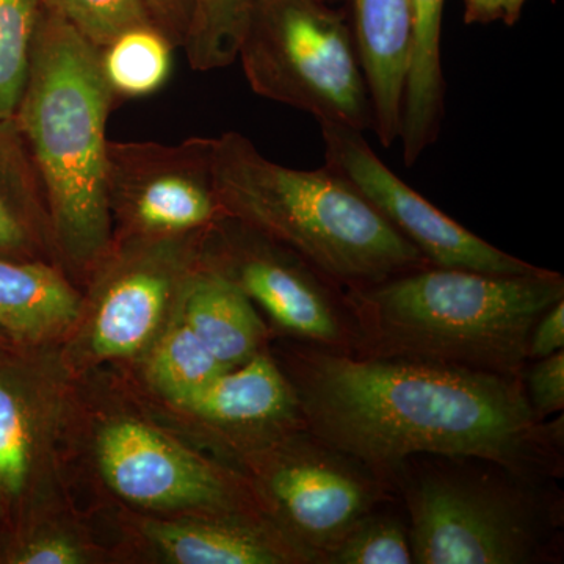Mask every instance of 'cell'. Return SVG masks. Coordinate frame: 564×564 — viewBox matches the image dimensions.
Here are the masks:
<instances>
[{"instance_id":"obj_22","label":"cell","mask_w":564,"mask_h":564,"mask_svg":"<svg viewBox=\"0 0 564 564\" xmlns=\"http://www.w3.org/2000/svg\"><path fill=\"white\" fill-rule=\"evenodd\" d=\"M228 369L177 317L152 348L147 377L154 389L180 406L188 397Z\"/></svg>"},{"instance_id":"obj_12","label":"cell","mask_w":564,"mask_h":564,"mask_svg":"<svg viewBox=\"0 0 564 564\" xmlns=\"http://www.w3.org/2000/svg\"><path fill=\"white\" fill-rule=\"evenodd\" d=\"M181 237V236H180ZM176 237H155L128 252L104 284L91 347L101 358L135 355L158 332L176 285L191 272Z\"/></svg>"},{"instance_id":"obj_6","label":"cell","mask_w":564,"mask_h":564,"mask_svg":"<svg viewBox=\"0 0 564 564\" xmlns=\"http://www.w3.org/2000/svg\"><path fill=\"white\" fill-rule=\"evenodd\" d=\"M237 61L256 95L318 121L373 131L351 25L323 0H258Z\"/></svg>"},{"instance_id":"obj_15","label":"cell","mask_w":564,"mask_h":564,"mask_svg":"<svg viewBox=\"0 0 564 564\" xmlns=\"http://www.w3.org/2000/svg\"><path fill=\"white\" fill-rule=\"evenodd\" d=\"M177 317L226 367L261 352L265 326L252 302L231 281L199 267L181 281Z\"/></svg>"},{"instance_id":"obj_23","label":"cell","mask_w":564,"mask_h":564,"mask_svg":"<svg viewBox=\"0 0 564 564\" xmlns=\"http://www.w3.org/2000/svg\"><path fill=\"white\" fill-rule=\"evenodd\" d=\"M258 0H195L184 51L195 70L223 69L237 61Z\"/></svg>"},{"instance_id":"obj_27","label":"cell","mask_w":564,"mask_h":564,"mask_svg":"<svg viewBox=\"0 0 564 564\" xmlns=\"http://www.w3.org/2000/svg\"><path fill=\"white\" fill-rule=\"evenodd\" d=\"M525 395L541 421L564 410V350L538 359L524 372Z\"/></svg>"},{"instance_id":"obj_29","label":"cell","mask_w":564,"mask_h":564,"mask_svg":"<svg viewBox=\"0 0 564 564\" xmlns=\"http://www.w3.org/2000/svg\"><path fill=\"white\" fill-rule=\"evenodd\" d=\"M151 22L174 47L184 46L191 28L195 0H147Z\"/></svg>"},{"instance_id":"obj_18","label":"cell","mask_w":564,"mask_h":564,"mask_svg":"<svg viewBox=\"0 0 564 564\" xmlns=\"http://www.w3.org/2000/svg\"><path fill=\"white\" fill-rule=\"evenodd\" d=\"M445 0H411L413 51L404 85L402 129L403 162L406 166L436 143L445 113V79L441 39Z\"/></svg>"},{"instance_id":"obj_26","label":"cell","mask_w":564,"mask_h":564,"mask_svg":"<svg viewBox=\"0 0 564 564\" xmlns=\"http://www.w3.org/2000/svg\"><path fill=\"white\" fill-rule=\"evenodd\" d=\"M93 46L107 44L139 25L152 24L147 0H43Z\"/></svg>"},{"instance_id":"obj_17","label":"cell","mask_w":564,"mask_h":564,"mask_svg":"<svg viewBox=\"0 0 564 564\" xmlns=\"http://www.w3.org/2000/svg\"><path fill=\"white\" fill-rule=\"evenodd\" d=\"M147 536L180 564L315 563L292 540H274L259 527L237 521L152 522Z\"/></svg>"},{"instance_id":"obj_24","label":"cell","mask_w":564,"mask_h":564,"mask_svg":"<svg viewBox=\"0 0 564 564\" xmlns=\"http://www.w3.org/2000/svg\"><path fill=\"white\" fill-rule=\"evenodd\" d=\"M43 11V0H0V118L20 106Z\"/></svg>"},{"instance_id":"obj_14","label":"cell","mask_w":564,"mask_h":564,"mask_svg":"<svg viewBox=\"0 0 564 564\" xmlns=\"http://www.w3.org/2000/svg\"><path fill=\"white\" fill-rule=\"evenodd\" d=\"M180 408L223 429H306L291 381L263 351L217 375Z\"/></svg>"},{"instance_id":"obj_9","label":"cell","mask_w":564,"mask_h":564,"mask_svg":"<svg viewBox=\"0 0 564 564\" xmlns=\"http://www.w3.org/2000/svg\"><path fill=\"white\" fill-rule=\"evenodd\" d=\"M318 126L325 143V165L350 181L433 265L491 274L543 270L499 250L437 209L375 154L364 132L337 122L318 121Z\"/></svg>"},{"instance_id":"obj_33","label":"cell","mask_w":564,"mask_h":564,"mask_svg":"<svg viewBox=\"0 0 564 564\" xmlns=\"http://www.w3.org/2000/svg\"><path fill=\"white\" fill-rule=\"evenodd\" d=\"M10 340L7 339L6 336H3L2 332H0V348H6L7 344H9Z\"/></svg>"},{"instance_id":"obj_5","label":"cell","mask_w":564,"mask_h":564,"mask_svg":"<svg viewBox=\"0 0 564 564\" xmlns=\"http://www.w3.org/2000/svg\"><path fill=\"white\" fill-rule=\"evenodd\" d=\"M400 467L389 484L402 485L417 564H532L545 562L562 519L544 484L496 464L443 458ZM408 463V462H406Z\"/></svg>"},{"instance_id":"obj_3","label":"cell","mask_w":564,"mask_h":564,"mask_svg":"<svg viewBox=\"0 0 564 564\" xmlns=\"http://www.w3.org/2000/svg\"><path fill=\"white\" fill-rule=\"evenodd\" d=\"M117 98L101 52L44 7L17 118L50 206L55 248L76 265L109 252L107 121Z\"/></svg>"},{"instance_id":"obj_30","label":"cell","mask_w":564,"mask_h":564,"mask_svg":"<svg viewBox=\"0 0 564 564\" xmlns=\"http://www.w3.org/2000/svg\"><path fill=\"white\" fill-rule=\"evenodd\" d=\"M564 350V300L549 307L534 323L527 344V361H538Z\"/></svg>"},{"instance_id":"obj_13","label":"cell","mask_w":564,"mask_h":564,"mask_svg":"<svg viewBox=\"0 0 564 564\" xmlns=\"http://www.w3.org/2000/svg\"><path fill=\"white\" fill-rule=\"evenodd\" d=\"M356 50L361 61L378 140L400 139L404 85L413 51L411 0H351Z\"/></svg>"},{"instance_id":"obj_31","label":"cell","mask_w":564,"mask_h":564,"mask_svg":"<svg viewBox=\"0 0 564 564\" xmlns=\"http://www.w3.org/2000/svg\"><path fill=\"white\" fill-rule=\"evenodd\" d=\"M467 24H488L502 20V0H463Z\"/></svg>"},{"instance_id":"obj_2","label":"cell","mask_w":564,"mask_h":564,"mask_svg":"<svg viewBox=\"0 0 564 564\" xmlns=\"http://www.w3.org/2000/svg\"><path fill=\"white\" fill-rule=\"evenodd\" d=\"M352 355L524 380L534 323L564 300L554 270L491 274L429 265L344 289Z\"/></svg>"},{"instance_id":"obj_10","label":"cell","mask_w":564,"mask_h":564,"mask_svg":"<svg viewBox=\"0 0 564 564\" xmlns=\"http://www.w3.org/2000/svg\"><path fill=\"white\" fill-rule=\"evenodd\" d=\"M292 445L263 464L262 481L292 540L322 563L352 527L388 499V485L313 433Z\"/></svg>"},{"instance_id":"obj_28","label":"cell","mask_w":564,"mask_h":564,"mask_svg":"<svg viewBox=\"0 0 564 564\" xmlns=\"http://www.w3.org/2000/svg\"><path fill=\"white\" fill-rule=\"evenodd\" d=\"M10 564H79L84 563L80 547L61 536H35L11 544L2 555Z\"/></svg>"},{"instance_id":"obj_16","label":"cell","mask_w":564,"mask_h":564,"mask_svg":"<svg viewBox=\"0 0 564 564\" xmlns=\"http://www.w3.org/2000/svg\"><path fill=\"white\" fill-rule=\"evenodd\" d=\"M51 237L50 206L31 151L17 118H0V259L40 261Z\"/></svg>"},{"instance_id":"obj_11","label":"cell","mask_w":564,"mask_h":564,"mask_svg":"<svg viewBox=\"0 0 564 564\" xmlns=\"http://www.w3.org/2000/svg\"><path fill=\"white\" fill-rule=\"evenodd\" d=\"M104 478L128 502L151 508L231 510L236 486L210 463L147 423H111L98 441Z\"/></svg>"},{"instance_id":"obj_7","label":"cell","mask_w":564,"mask_h":564,"mask_svg":"<svg viewBox=\"0 0 564 564\" xmlns=\"http://www.w3.org/2000/svg\"><path fill=\"white\" fill-rule=\"evenodd\" d=\"M215 248L204 269L231 281L272 321L314 347L352 352L344 289L291 248L237 218L212 223Z\"/></svg>"},{"instance_id":"obj_21","label":"cell","mask_w":564,"mask_h":564,"mask_svg":"<svg viewBox=\"0 0 564 564\" xmlns=\"http://www.w3.org/2000/svg\"><path fill=\"white\" fill-rule=\"evenodd\" d=\"M173 50L152 24L122 32L99 50L104 76L115 98H143L161 90L172 73Z\"/></svg>"},{"instance_id":"obj_25","label":"cell","mask_w":564,"mask_h":564,"mask_svg":"<svg viewBox=\"0 0 564 564\" xmlns=\"http://www.w3.org/2000/svg\"><path fill=\"white\" fill-rule=\"evenodd\" d=\"M326 564H413L410 532L391 514H367L323 556Z\"/></svg>"},{"instance_id":"obj_20","label":"cell","mask_w":564,"mask_h":564,"mask_svg":"<svg viewBox=\"0 0 564 564\" xmlns=\"http://www.w3.org/2000/svg\"><path fill=\"white\" fill-rule=\"evenodd\" d=\"M35 423L17 367L0 361V505H17L31 488Z\"/></svg>"},{"instance_id":"obj_1","label":"cell","mask_w":564,"mask_h":564,"mask_svg":"<svg viewBox=\"0 0 564 564\" xmlns=\"http://www.w3.org/2000/svg\"><path fill=\"white\" fill-rule=\"evenodd\" d=\"M289 381L307 432L386 485L415 456L478 459L534 484L563 473V417L541 421L519 378L310 345Z\"/></svg>"},{"instance_id":"obj_19","label":"cell","mask_w":564,"mask_h":564,"mask_svg":"<svg viewBox=\"0 0 564 564\" xmlns=\"http://www.w3.org/2000/svg\"><path fill=\"white\" fill-rule=\"evenodd\" d=\"M79 313V293L50 263L0 259V332L10 343H40Z\"/></svg>"},{"instance_id":"obj_4","label":"cell","mask_w":564,"mask_h":564,"mask_svg":"<svg viewBox=\"0 0 564 564\" xmlns=\"http://www.w3.org/2000/svg\"><path fill=\"white\" fill-rule=\"evenodd\" d=\"M210 158L226 215L291 248L343 289L433 265L328 165L289 169L239 132L210 137Z\"/></svg>"},{"instance_id":"obj_8","label":"cell","mask_w":564,"mask_h":564,"mask_svg":"<svg viewBox=\"0 0 564 564\" xmlns=\"http://www.w3.org/2000/svg\"><path fill=\"white\" fill-rule=\"evenodd\" d=\"M107 158L111 226L120 218L143 239L195 236L226 215L212 173L210 137L180 144L109 141Z\"/></svg>"},{"instance_id":"obj_32","label":"cell","mask_w":564,"mask_h":564,"mask_svg":"<svg viewBox=\"0 0 564 564\" xmlns=\"http://www.w3.org/2000/svg\"><path fill=\"white\" fill-rule=\"evenodd\" d=\"M525 0H502V20L507 25H514L521 20Z\"/></svg>"}]
</instances>
